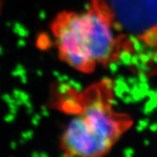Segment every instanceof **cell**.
I'll list each match as a JSON object with an SVG mask.
<instances>
[{
	"mask_svg": "<svg viewBox=\"0 0 157 157\" xmlns=\"http://www.w3.org/2000/svg\"><path fill=\"white\" fill-rule=\"evenodd\" d=\"M51 30L59 59L83 73L109 61L116 49L112 22L99 4L82 12L62 11Z\"/></svg>",
	"mask_w": 157,
	"mask_h": 157,
	"instance_id": "6da1fadb",
	"label": "cell"
},
{
	"mask_svg": "<svg viewBox=\"0 0 157 157\" xmlns=\"http://www.w3.org/2000/svg\"><path fill=\"white\" fill-rule=\"evenodd\" d=\"M73 112L59 141L65 157H106L132 123L97 89L87 91Z\"/></svg>",
	"mask_w": 157,
	"mask_h": 157,
	"instance_id": "7a4b0ae2",
	"label": "cell"
},
{
	"mask_svg": "<svg viewBox=\"0 0 157 157\" xmlns=\"http://www.w3.org/2000/svg\"><path fill=\"white\" fill-rule=\"evenodd\" d=\"M0 1H1V0H0Z\"/></svg>",
	"mask_w": 157,
	"mask_h": 157,
	"instance_id": "3957f363",
	"label": "cell"
}]
</instances>
